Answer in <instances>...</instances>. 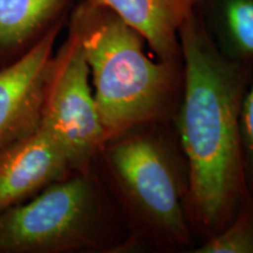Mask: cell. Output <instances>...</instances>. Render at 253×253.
Segmentation results:
<instances>
[{"label":"cell","instance_id":"cell-9","mask_svg":"<svg viewBox=\"0 0 253 253\" xmlns=\"http://www.w3.org/2000/svg\"><path fill=\"white\" fill-rule=\"evenodd\" d=\"M81 0H0V68L17 61L48 32L67 25Z\"/></svg>","mask_w":253,"mask_h":253},{"label":"cell","instance_id":"cell-10","mask_svg":"<svg viewBox=\"0 0 253 253\" xmlns=\"http://www.w3.org/2000/svg\"><path fill=\"white\" fill-rule=\"evenodd\" d=\"M196 9L221 54L253 66V0H197Z\"/></svg>","mask_w":253,"mask_h":253},{"label":"cell","instance_id":"cell-8","mask_svg":"<svg viewBox=\"0 0 253 253\" xmlns=\"http://www.w3.org/2000/svg\"><path fill=\"white\" fill-rule=\"evenodd\" d=\"M110 9L137 31L158 60H181L179 31L197 0H87Z\"/></svg>","mask_w":253,"mask_h":253},{"label":"cell","instance_id":"cell-3","mask_svg":"<svg viewBox=\"0 0 253 253\" xmlns=\"http://www.w3.org/2000/svg\"><path fill=\"white\" fill-rule=\"evenodd\" d=\"M77 25L106 141L136 126L175 121L183 88L182 59L148 54L143 37L110 9L81 0Z\"/></svg>","mask_w":253,"mask_h":253},{"label":"cell","instance_id":"cell-6","mask_svg":"<svg viewBox=\"0 0 253 253\" xmlns=\"http://www.w3.org/2000/svg\"><path fill=\"white\" fill-rule=\"evenodd\" d=\"M65 26L52 28L26 54L0 68V150L39 126L56 40Z\"/></svg>","mask_w":253,"mask_h":253},{"label":"cell","instance_id":"cell-2","mask_svg":"<svg viewBox=\"0 0 253 253\" xmlns=\"http://www.w3.org/2000/svg\"><path fill=\"white\" fill-rule=\"evenodd\" d=\"M171 123L136 126L104 142L94 160L134 249L191 252L197 245L188 209V167Z\"/></svg>","mask_w":253,"mask_h":253},{"label":"cell","instance_id":"cell-4","mask_svg":"<svg viewBox=\"0 0 253 253\" xmlns=\"http://www.w3.org/2000/svg\"><path fill=\"white\" fill-rule=\"evenodd\" d=\"M134 249L95 170H74L0 213V253H118Z\"/></svg>","mask_w":253,"mask_h":253},{"label":"cell","instance_id":"cell-11","mask_svg":"<svg viewBox=\"0 0 253 253\" xmlns=\"http://www.w3.org/2000/svg\"><path fill=\"white\" fill-rule=\"evenodd\" d=\"M191 252L253 253V202H246L223 230L199 243Z\"/></svg>","mask_w":253,"mask_h":253},{"label":"cell","instance_id":"cell-1","mask_svg":"<svg viewBox=\"0 0 253 253\" xmlns=\"http://www.w3.org/2000/svg\"><path fill=\"white\" fill-rule=\"evenodd\" d=\"M178 38L183 88L173 123L188 167V209L198 245L249 201L239 121L253 66L221 54L196 8Z\"/></svg>","mask_w":253,"mask_h":253},{"label":"cell","instance_id":"cell-5","mask_svg":"<svg viewBox=\"0 0 253 253\" xmlns=\"http://www.w3.org/2000/svg\"><path fill=\"white\" fill-rule=\"evenodd\" d=\"M67 37L54 52L43 94L39 126L67 155L73 170L94 164L106 136L79 30L68 19Z\"/></svg>","mask_w":253,"mask_h":253},{"label":"cell","instance_id":"cell-7","mask_svg":"<svg viewBox=\"0 0 253 253\" xmlns=\"http://www.w3.org/2000/svg\"><path fill=\"white\" fill-rule=\"evenodd\" d=\"M71 161L42 128L0 150V213L68 176Z\"/></svg>","mask_w":253,"mask_h":253},{"label":"cell","instance_id":"cell-12","mask_svg":"<svg viewBox=\"0 0 253 253\" xmlns=\"http://www.w3.org/2000/svg\"><path fill=\"white\" fill-rule=\"evenodd\" d=\"M240 148L249 201L253 202V68L240 110Z\"/></svg>","mask_w":253,"mask_h":253}]
</instances>
